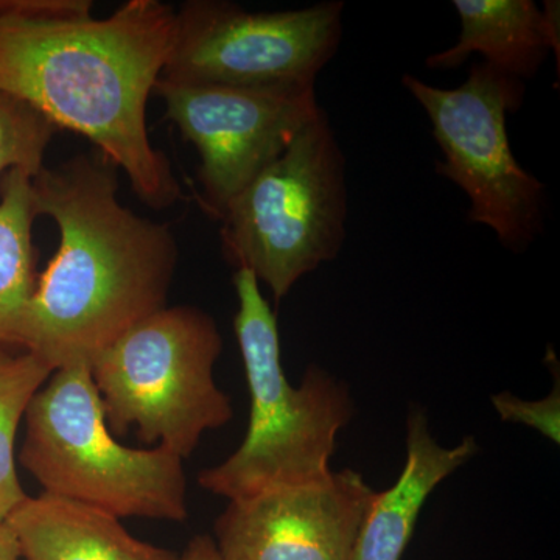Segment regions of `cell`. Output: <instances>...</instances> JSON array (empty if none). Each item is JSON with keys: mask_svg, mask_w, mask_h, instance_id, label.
Here are the masks:
<instances>
[{"mask_svg": "<svg viewBox=\"0 0 560 560\" xmlns=\"http://www.w3.org/2000/svg\"><path fill=\"white\" fill-rule=\"evenodd\" d=\"M345 2L249 13L226 0H189L176 9L161 79L209 86H315L342 38Z\"/></svg>", "mask_w": 560, "mask_h": 560, "instance_id": "ba28073f", "label": "cell"}, {"mask_svg": "<svg viewBox=\"0 0 560 560\" xmlns=\"http://www.w3.org/2000/svg\"><path fill=\"white\" fill-rule=\"evenodd\" d=\"M57 131L31 103L0 90V175L18 171L36 178Z\"/></svg>", "mask_w": 560, "mask_h": 560, "instance_id": "2e32d148", "label": "cell"}, {"mask_svg": "<svg viewBox=\"0 0 560 560\" xmlns=\"http://www.w3.org/2000/svg\"><path fill=\"white\" fill-rule=\"evenodd\" d=\"M154 94L200 154L201 202L219 220L320 110L315 86L231 88L160 79Z\"/></svg>", "mask_w": 560, "mask_h": 560, "instance_id": "9c48e42d", "label": "cell"}, {"mask_svg": "<svg viewBox=\"0 0 560 560\" xmlns=\"http://www.w3.org/2000/svg\"><path fill=\"white\" fill-rule=\"evenodd\" d=\"M20 459L50 495L117 518H187L183 459L114 440L90 364L60 368L33 397Z\"/></svg>", "mask_w": 560, "mask_h": 560, "instance_id": "277c9868", "label": "cell"}, {"mask_svg": "<svg viewBox=\"0 0 560 560\" xmlns=\"http://www.w3.org/2000/svg\"><path fill=\"white\" fill-rule=\"evenodd\" d=\"M54 372L28 350L13 355L0 349V522H7L28 497L18 477L14 442L28 405Z\"/></svg>", "mask_w": 560, "mask_h": 560, "instance_id": "9a60e30c", "label": "cell"}, {"mask_svg": "<svg viewBox=\"0 0 560 560\" xmlns=\"http://www.w3.org/2000/svg\"><path fill=\"white\" fill-rule=\"evenodd\" d=\"M405 445L404 470L393 488L372 497L352 560H400L433 490L481 451L474 436L463 438L455 447L441 445L420 407L408 412Z\"/></svg>", "mask_w": 560, "mask_h": 560, "instance_id": "8fae6325", "label": "cell"}, {"mask_svg": "<svg viewBox=\"0 0 560 560\" xmlns=\"http://www.w3.org/2000/svg\"><path fill=\"white\" fill-rule=\"evenodd\" d=\"M235 337L250 396L248 431L241 447L198 475L213 495L243 500L329 478L338 433L355 415L348 385L312 364L291 386L280 359L276 313L248 270L235 271Z\"/></svg>", "mask_w": 560, "mask_h": 560, "instance_id": "3957f363", "label": "cell"}, {"mask_svg": "<svg viewBox=\"0 0 560 560\" xmlns=\"http://www.w3.org/2000/svg\"><path fill=\"white\" fill-rule=\"evenodd\" d=\"M180 560H221L215 541L208 534H200L187 544Z\"/></svg>", "mask_w": 560, "mask_h": 560, "instance_id": "ac0fdd59", "label": "cell"}, {"mask_svg": "<svg viewBox=\"0 0 560 560\" xmlns=\"http://www.w3.org/2000/svg\"><path fill=\"white\" fill-rule=\"evenodd\" d=\"M31 176L0 180V345L20 346L22 323L36 290L33 223L38 219Z\"/></svg>", "mask_w": 560, "mask_h": 560, "instance_id": "5bb4252c", "label": "cell"}, {"mask_svg": "<svg viewBox=\"0 0 560 560\" xmlns=\"http://www.w3.org/2000/svg\"><path fill=\"white\" fill-rule=\"evenodd\" d=\"M38 215L60 246L36 282L20 346L51 370L91 364L121 335L167 305L179 250L167 224L119 200L117 168L75 154L32 179Z\"/></svg>", "mask_w": 560, "mask_h": 560, "instance_id": "7a4b0ae2", "label": "cell"}, {"mask_svg": "<svg viewBox=\"0 0 560 560\" xmlns=\"http://www.w3.org/2000/svg\"><path fill=\"white\" fill-rule=\"evenodd\" d=\"M221 350L215 319L194 305H165L140 320L90 364L109 429L135 427L145 444L190 458L206 431L234 418L213 378Z\"/></svg>", "mask_w": 560, "mask_h": 560, "instance_id": "5b68a950", "label": "cell"}, {"mask_svg": "<svg viewBox=\"0 0 560 560\" xmlns=\"http://www.w3.org/2000/svg\"><path fill=\"white\" fill-rule=\"evenodd\" d=\"M224 257L280 302L346 241V160L323 109L221 215Z\"/></svg>", "mask_w": 560, "mask_h": 560, "instance_id": "8992f818", "label": "cell"}, {"mask_svg": "<svg viewBox=\"0 0 560 560\" xmlns=\"http://www.w3.org/2000/svg\"><path fill=\"white\" fill-rule=\"evenodd\" d=\"M176 9L128 0L106 18L91 0H0V90L84 136L153 209L180 198L147 130V105L171 54Z\"/></svg>", "mask_w": 560, "mask_h": 560, "instance_id": "6da1fadb", "label": "cell"}, {"mask_svg": "<svg viewBox=\"0 0 560 560\" xmlns=\"http://www.w3.org/2000/svg\"><path fill=\"white\" fill-rule=\"evenodd\" d=\"M7 523L27 560H180L136 539L120 518L46 492L27 497Z\"/></svg>", "mask_w": 560, "mask_h": 560, "instance_id": "4fadbf2b", "label": "cell"}, {"mask_svg": "<svg viewBox=\"0 0 560 560\" xmlns=\"http://www.w3.org/2000/svg\"><path fill=\"white\" fill-rule=\"evenodd\" d=\"M375 490L352 469L232 500L213 525L221 560H352Z\"/></svg>", "mask_w": 560, "mask_h": 560, "instance_id": "30bf717a", "label": "cell"}, {"mask_svg": "<svg viewBox=\"0 0 560 560\" xmlns=\"http://www.w3.org/2000/svg\"><path fill=\"white\" fill-rule=\"evenodd\" d=\"M555 355L550 353L548 360L551 361ZM552 374L556 375V383L548 397L541 400H525L521 397L514 396L510 390L493 394L490 397L493 410L500 416L504 422L522 423V425L529 427L539 431L541 436L547 438L548 441L555 442L559 445L560 442V378H559V364L556 361L552 364Z\"/></svg>", "mask_w": 560, "mask_h": 560, "instance_id": "e0dca14e", "label": "cell"}, {"mask_svg": "<svg viewBox=\"0 0 560 560\" xmlns=\"http://www.w3.org/2000/svg\"><path fill=\"white\" fill-rule=\"evenodd\" d=\"M401 84L422 106L444 154L436 173L469 198L467 219L495 232L504 248L522 253L544 231L545 184L515 160L508 114L517 113L525 83L475 62L455 90L404 75Z\"/></svg>", "mask_w": 560, "mask_h": 560, "instance_id": "52a82bcc", "label": "cell"}, {"mask_svg": "<svg viewBox=\"0 0 560 560\" xmlns=\"http://www.w3.org/2000/svg\"><path fill=\"white\" fill-rule=\"evenodd\" d=\"M541 10L533 0H455L460 35L458 43L427 58L433 70L459 68L471 54L485 57L486 65L506 75L533 79L558 50V3Z\"/></svg>", "mask_w": 560, "mask_h": 560, "instance_id": "7c38bea8", "label": "cell"}, {"mask_svg": "<svg viewBox=\"0 0 560 560\" xmlns=\"http://www.w3.org/2000/svg\"><path fill=\"white\" fill-rule=\"evenodd\" d=\"M22 558L20 541L9 523L0 522V560H20Z\"/></svg>", "mask_w": 560, "mask_h": 560, "instance_id": "d6986e66", "label": "cell"}]
</instances>
